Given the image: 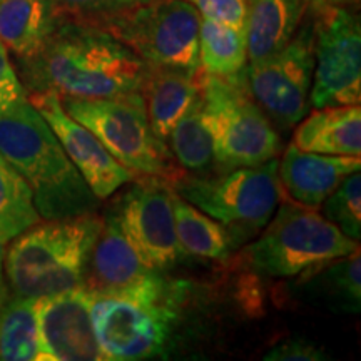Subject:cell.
Instances as JSON below:
<instances>
[{"label":"cell","instance_id":"1","mask_svg":"<svg viewBox=\"0 0 361 361\" xmlns=\"http://www.w3.org/2000/svg\"><path fill=\"white\" fill-rule=\"evenodd\" d=\"M147 62L101 27L61 22L34 56L19 59L25 94L106 99L139 92Z\"/></svg>","mask_w":361,"mask_h":361},{"label":"cell","instance_id":"2","mask_svg":"<svg viewBox=\"0 0 361 361\" xmlns=\"http://www.w3.org/2000/svg\"><path fill=\"white\" fill-rule=\"evenodd\" d=\"M0 154L32 189L40 218L64 219L97 211L99 200L27 99L0 114Z\"/></svg>","mask_w":361,"mask_h":361},{"label":"cell","instance_id":"3","mask_svg":"<svg viewBox=\"0 0 361 361\" xmlns=\"http://www.w3.org/2000/svg\"><path fill=\"white\" fill-rule=\"evenodd\" d=\"M101 228V216L85 213L39 221L13 238L4 261L12 295L37 300L84 286L90 251Z\"/></svg>","mask_w":361,"mask_h":361},{"label":"cell","instance_id":"4","mask_svg":"<svg viewBox=\"0 0 361 361\" xmlns=\"http://www.w3.org/2000/svg\"><path fill=\"white\" fill-rule=\"evenodd\" d=\"M197 84L216 169L247 168L278 157L281 137L252 97L246 67L231 75H211L197 69Z\"/></svg>","mask_w":361,"mask_h":361},{"label":"cell","instance_id":"5","mask_svg":"<svg viewBox=\"0 0 361 361\" xmlns=\"http://www.w3.org/2000/svg\"><path fill=\"white\" fill-rule=\"evenodd\" d=\"M61 104L72 119L96 135L109 154L135 178H161L173 184L186 173L152 130L139 92L106 99L66 97L61 99Z\"/></svg>","mask_w":361,"mask_h":361},{"label":"cell","instance_id":"6","mask_svg":"<svg viewBox=\"0 0 361 361\" xmlns=\"http://www.w3.org/2000/svg\"><path fill=\"white\" fill-rule=\"evenodd\" d=\"M179 296L180 284L164 278L129 295L90 293V318L104 360L135 361L164 353Z\"/></svg>","mask_w":361,"mask_h":361},{"label":"cell","instance_id":"7","mask_svg":"<svg viewBox=\"0 0 361 361\" xmlns=\"http://www.w3.org/2000/svg\"><path fill=\"white\" fill-rule=\"evenodd\" d=\"M276 157L258 166L218 171L216 174H180L174 192L219 221L234 246L261 231L276 213L283 197Z\"/></svg>","mask_w":361,"mask_h":361},{"label":"cell","instance_id":"8","mask_svg":"<svg viewBox=\"0 0 361 361\" xmlns=\"http://www.w3.org/2000/svg\"><path fill=\"white\" fill-rule=\"evenodd\" d=\"M278 206L274 219H269L261 236L245 251L247 266L258 273L296 276L360 247L358 241L345 236L314 207L283 197Z\"/></svg>","mask_w":361,"mask_h":361},{"label":"cell","instance_id":"9","mask_svg":"<svg viewBox=\"0 0 361 361\" xmlns=\"http://www.w3.org/2000/svg\"><path fill=\"white\" fill-rule=\"evenodd\" d=\"M200 25V12L189 0H151L96 27L119 39L147 64L196 71Z\"/></svg>","mask_w":361,"mask_h":361},{"label":"cell","instance_id":"10","mask_svg":"<svg viewBox=\"0 0 361 361\" xmlns=\"http://www.w3.org/2000/svg\"><path fill=\"white\" fill-rule=\"evenodd\" d=\"M314 27V71L310 106L361 102V29L348 7L310 12Z\"/></svg>","mask_w":361,"mask_h":361},{"label":"cell","instance_id":"11","mask_svg":"<svg viewBox=\"0 0 361 361\" xmlns=\"http://www.w3.org/2000/svg\"><path fill=\"white\" fill-rule=\"evenodd\" d=\"M313 71L314 27L311 16L281 51L246 66L252 97L273 126L288 130L308 114Z\"/></svg>","mask_w":361,"mask_h":361},{"label":"cell","instance_id":"12","mask_svg":"<svg viewBox=\"0 0 361 361\" xmlns=\"http://www.w3.org/2000/svg\"><path fill=\"white\" fill-rule=\"evenodd\" d=\"M135 179L114 213L144 264L159 273L186 256L176 234L173 188L161 178Z\"/></svg>","mask_w":361,"mask_h":361},{"label":"cell","instance_id":"13","mask_svg":"<svg viewBox=\"0 0 361 361\" xmlns=\"http://www.w3.org/2000/svg\"><path fill=\"white\" fill-rule=\"evenodd\" d=\"M27 101L51 126L66 154L99 201L107 200L135 179L129 169L109 154L96 135L67 114L57 94L30 92L27 94Z\"/></svg>","mask_w":361,"mask_h":361},{"label":"cell","instance_id":"14","mask_svg":"<svg viewBox=\"0 0 361 361\" xmlns=\"http://www.w3.org/2000/svg\"><path fill=\"white\" fill-rule=\"evenodd\" d=\"M39 361H99L104 355L90 318L84 286L35 300Z\"/></svg>","mask_w":361,"mask_h":361},{"label":"cell","instance_id":"15","mask_svg":"<svg viewBox=\"0 0 361 361\" xmlns=\"http://www.w3.org/2000/svg\"><path fill=\"white\" fill-rule=\"evenodd\" d=\"M161 274L149 269L121 228L114 211L102 218L101 233L90 251L84 288L96 295H128L154 283Z\"/></svg>","mask_w":361,"mask_h":361},{"label":"cell","instance_id":"16","mask_svg":"<svg viewBox=\"0 0 361 361\" xmlns=\"http://www.w3.org/2000/svg\"><path fill=\"white\" fill-rule=\"evenodd\" d=\"M360 168V156L316 154L291 144L278 166V179L291 201L318 209L341 180Z\"/></svg>","mask_w":361,"mask_h":361},{"label":"cell","instance_id":"17","mask_svg":"<svg viewBox=\"0 0 361 361\" xmlns=\"http://www.w3.org/2000/svg\"><path fill=\"white\" fill-rule=\"evenodd\" d=\"M139 94L146 106L149 124L157 137L166 142L176 123L200 97L197 69L147 64Z\"/></svg>","mask_w":361,"mask_h":361},{"label":"cell","instance_id":"18","mask_svg":"<svg viewBox=\"0 0 361 361\" xmlns=\"http://www.w3.org/2000/svg\"><path fill=\"white\" fill-rule=\"evenodd\" d=\"M298 124L293 144L301 151L329 156L361 154L360 104L322 107Z\"/></svg>","mask_w":361,"mask_h":361},{"label":"cell","instance_id":"19","mask_svg":"<svg viewBox=\"0 0 361 361\" xmlns=\"http://www.w3.org/2000/svg\"><path fill=\"white\" fill-rule=\"evenodd\" d=\"M306 12L305 0H246L245 40L250 64L290 42Z\"/></svg>","mask_w":361,"mask_h":361},{"label":"cell","instance_id":"20","mask_svg":"<svg viewBox=\"0 0 361 361\" xmlns=\"http://www.w3.org/2000/svg\"><path fill=\"white\" fill-rule=\"evenodd\" d=\"M57 25L52 0H0V42L17 59L34 56Z\"/></svg>","mask_w":361,"mask_h":361},{"label":"cell","instance_id":"21","mask_svg":"<svg viewBox=\"0 0 361 361\" xmlns=\"http://www.w3.org/2000/svg\"><path fill=\"white\" fill-rule=\"evenodd\" d=\"M176 234L186 255L197 258L224 261L234 246L231 234L214 218L173 191Z\"/></svg>","mask_w":361,"mask_h":361},{"label":"cell","instance_id":"22","mask_svg":"<svg viewBox=\"0 0 361 361\" xmlns=\"http://www.w3.org/2000/svg\"><path fill=\"white\" fill-rule=\"evenodd\" d=\"M0 360L39 361V326L34 298L8 293L0 306Z\"/></svg>","mask_w":361,"mask_h":361},{"label":"cell","instance_id":"23","mask_svg":"<svg viewBox=\"0 0 361 361\" xmlns=\"http://www.w3.org/2000/svg\"><path fill=\"white\" fill-rule=\"evenodd\" d=\"M168 141L183 171L189 174H207L214 169L213 139L206 124L201 96L176 123Z\"/></svg>","mask_w":361,"mask_h":361},{"label":"cell","instance_id":"24","mask_svg":"<svg viewBox=\"0 0 361 361\" xmlns=\"http://www.w3.org/2000/svg\"><path fill=\"white\" fill-rule=\"evenodd\" d=\"M360 247L350 255L306 269L310 291H313L338 310L358 313L361 305V261Z\"/></svg>","mask_w":361,"mask_h":361},{"label":"cell","instance_id":"25","mask_svg":"<svg viewBox=\"0 0 361 361\" xmlns=\"http://www.w3.org/2000/svg\"><path fill=\"white\" fill-rule=\"evenodd\" d=\"M40 219L32 189L0 154V241L7 245Z\"/></svg>","mask_w":361,"mask_h":361},{"label":"cell","instance_id":"26","mask_svg":"<svg viewBox=\"0 0 361 361\" xmlns=\"http://www.w3.org/2000/svg\"><path fill=\"white\" fill-rule=\"evenodd\" d=\"M245 34L218 22L201 19L200 69L211 75H231L246 67Z\"/></svg>","mask_w":361,"mask_h":361},{"label":"cell","instance_id":"27","mask_svg":"<svg viewBox=\"0 0 361 361\" xmlns=\"http://www.w3.org/2000/svg\"><path fill=\"white\" fill-rule=\"evenodd\" d=\"M323 216L355 241L361 238V176L355 171L323 201Z\"/></svg>","mask_w":361,"mask_h":361},{"label":"cell","instance_id":"28","mask_svg":"<svg viewBox=\"0 0 361 361\" xmlns=\"http://www.w3.org/2000/svg\"><path fill=\"white\" fill-rule=\"evenodd\" d=\"M151 0H52L59 24L82 22L97 25L117 13L129 11Z\"/></svg>","mask_w":361,"mask_h":361},{"label":"cell","instance_id":"29","mask_svg":"<svg viewBox=\"0 0 361 361\" xmlns=\"http://www.w3.org/2000/svg\"><path fill=\"white\" fill-rule=\"evenodd\" d=\"M201 19L218 22L245 34L246 0H189Z\"/></svg>","mask_w":361,"mask_h":361},{"label":"cell","instance_id":"30","mask_svg":"<svg viewBox=\"0 0 361 361\" xmlns=\"http://www.w3.org/2000/svg\"><path fill=\"white\" fill-rule=\"evenodd\" d=\"M24 99H27L24 85L7 56V49L0 42V114Z\"/></svg>","mask_w":361,"mask_h":361},{"label":"cell","instance_id":"31","mask_svg":"<svg viewBox=\"0 0 361 361\" xmlns=\"http://www.w3.org/2000/svg\"><path fill=\"white\" fill-rule=\"evenodd\" d=\"M323 351H319L314 345L305 340H290L279 343L273 350L268 351L264 360L274 361H318L324 360Z\"/></svg>","mask_w":361,"mask_h":361},{"label":"cell","instance_id":"32","mask_svg":"<svg viewBox=\"0 0 361 361\" xmlns=\"http://www.w3.org/2000/svg\"><path fill=\"white\" fill-rule=\"evenodd\" d=\"M310 12H318L329 7H350L358 4V0H305Z\"/></svg>","mask_w":361,"mask_h":361},{"label":"cell","instance_id":"33","mask_svg":"<svg viewBox=\"0 0 361 361\" xmlns=\"http://www.w3.org/2000/svg\"><path fill=\"white\" fill-rule=\"evenodd\" d=\"M4 261H6V245L0 241V306L4 305V301L7 300L8 296V288L6 284V271H4Z\"/></svg>","mask_w":361,"mask_h":361}]
</instances>
